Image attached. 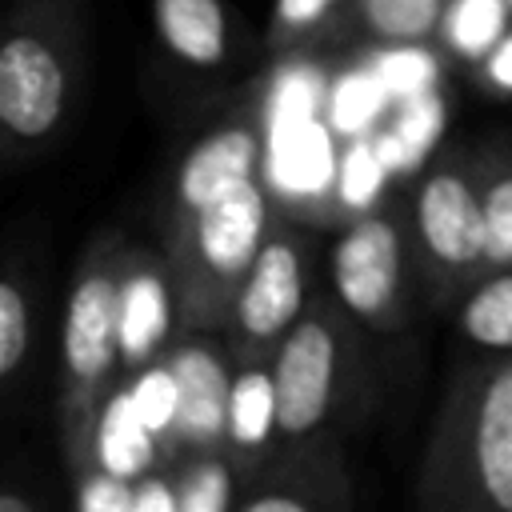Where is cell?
<instances>
[{
    "label": "cell",
    "instance_id": "obj_1",
    "mask_svg": "<svg viewBox=\"0 0 512 512\" xmlns=\"http://www.w3.org/2000/svg\"><path fill=\"white\" fill-rule=\"evenodd\" d=\"M416 504L432 512H512V352H476L432 420Z\"/></svg>",
    "mask_w": 512,
    "mask_h": 512
},
{
    "label": "cell",
    "instance_id": "obj_2",
    "mask_svg": "<svg viewBox=\"0 0 512 512\" xmlns=\"http://www.w3.org/2000/svg\"><path fill=\"white\" fill-rule=\"evenodd\" d=\"M272 224L276 216L264 180H248L164 224V252L172 260L184 332H212L228 324L232 300Z\"/></svg>",
    "mask_w": 512,
    "mask_h": 512
},
{
    "label": "cell",
    "instance_id": "obj_3",
    "mask_svg": "<svg viewBox=\"0 0 512 512\" xmlns=\"http://www.w3.org/2000/svg\"><path fill=\"white\" fill-rule=\"evenodd\" d=\"M124 240L116 232L100 236L76 276L64 304V332H60V444L72 472L88 464V440L104 396L116 388L120 368V264Z\"/></svg>",
    "mask_w": 512,
    "mask_h": 512
},
{
    "label": "cell",
    "instance_id": "obj_4",
    "mask_svg": "<svg viewBox=\"0 0 512 512\" xmlns=\"http://www.w3.org/2000/svg\"><path fill=\"white\" fill-rule=\"evenodd\" d=\"M80 80L76 0H20L0 44V124L12 148H40L72 112Z\"/></svg>",
    "mask_w": 512,
    "mask_h": 512
},
{
    "label": "cell",
    "instance_id": "obj_5",
    "mask_svg": "<svg viewBox=\"0 0 512 512\" xmlns=\"http://www.w3.org/2000/svg\"><path fill=\"white\" fill-rule=\"evenodd\" d=\"M408 236L432 304H452L484 272V208L476 156L436 160L412 192Z\"/></svg>",
    "mask_w": 512,
    "mask_h": 512
},
{
    "label": "cell",
    "instance_id": "obj_6",
    "mask_svg": "<svg viewBox=\"0 0 512 512\" xmlns=\"http://www.w3.org/2000/svg\"><path fill=\"white\" fill-rule=\"evenodd\" d=\"M352 372H356L352 316L340 308L336 296L312 300L272 352L280 440L284 444L316 440L336 416V404L352 384Z\"/></svg>",
    "mask_w": 512,
    "mask_h": 512
},
{
    "label": "cell",
    "instance_id": "obj_7",
    "mask_svg": "<svg viewBox=\"0 0 512 512\" xmlns=\"http://www.w3.org/2000/svg\"><path fill=\"white\" fill-rule=\"evenodd\" d=\"M416 252L396 208H368L336 236L328 280L340 308L376 332H400L412 308Z\"/></svg>",
    "mask_w": 512,
    "mask_h": 512
},
{
    "label": "cell",
    "instance_id": "obj_8",
    "mask_svg": "<svg viewBox=\"0 0 512 512\" xmlns=\"http://www.w3.org/2000/svg\"><path fill=\"white\" fill-rule=\"evenodd\" d=\"M308 268H304V244L288 224H272L264 248L256 252L232 312H228V352L236 364L244 360H272L276 344L288 336V328L308 308L304 300Z\"/></svg>",
    "mask_w": 512,
    "mask_h": 512
},
{
    "label": "cell",
    "instance_id": "obj_9",
    "mask_svg": "<svg viewBox=\"0 0 512 512\" xmlns=\"http://www.w3.org/2000/svg\"><path fill=\"white\" fill-rule=\"evenodd\" d=\"M176 388H180V412L168 440V464L180 452L196 448H228V392L236 360L228 344H212L204 332H184L164 352Z\"/></svg>",
    "mask_w": 512,
    "mask_h": 512
},
{
    "label": "cell",
    "instance_id": "obj_10",
    "mask_svg": "<svg viewBox=\"0 0 512 512\" xmlns=\"http://www.w3.org/2000/svg\"><path fill=\"white\" fill-rule=\"evenodd\" d=\"M180 324L176 276L168 252H148L140 244L124 248L120 264V368L136 372L172 348Z\"/></svg>",
    "mask_w": 512,
    "mask_h": 512
},
{
    "label": "cell",
    "instance_id": "obj_11",
    "mask_svg": "<svg viewBox=\"0 0 512 512\" xmlns=\"http://www.w3.org/2000/svg\"><path fill=\"white\" fill-rule=\"evenodd\" d=\"M352 500V476L332 440H300L272 456L240 492L236 512H320Z\"/></svg>",
    "mask_w": 512,
    "mask_h": 512
},
{
    "label": "cell",
    "instance_id": "obj_12",
    "mask_svg": "<svg viewBox=\"0 0 512 512\" xmlns=\"http://www.w3.org/2000/svg\"><path fill=\"white\" fill-rule=\"evenodd\" d=\"M260 168H264V124H260V116L236 112V116L220 120L180 160L168 220L188 216V212L212 204L216 196H224V192H232L248 180H260Z\"/></svg>",
    "mask_w": 512,
    "mask_h": 512
},
{
    "label": "cell",
    "instance_id": "obj_13",
    "mask_svg": "<svg viewBox=\"0 0 512 512\" xmlns=\"http://www.w3.org/2000/svg\"><path fill=\"white\" fill-rule=\"evenodd\" d=\"M276 436H280V404H276L272 360H244L236 364L228 392V452L244 476V488L272 460Z\"/></svg>",
    "mask_w": 512,
    "mask_h": 512
},
{
    "label": "cell",
    "instance_id": "obj_14",
    "mask_svg": "<svg viewBox=\"0 0 512 512\" xmlns=\"http://www.w3.org/2000/svg\"><path fill=\"white\" fill-rule=\"evenodd\" d=\"M164 460V444L156 440V432L140 420L128 384H116L92 424V440H88V464H100L124 480H140L144 472H152ZM84 464V468H88ZM168 464V460H164Z\"/></svg>",
    "mask_w": 512,
    "mask_h": 512
},
{
    "label": "cell",
    "instance_id": "obj_15",
    "mask_svg": "<svg viewBox=\"0 0 512 512\" xmlns=\"http://www.w3.org/2000/svg\"><path fill=\"white\" fill-rule=\"evenodd\" d=\"M152 24L160 44L192 68H220L228 60V16L220 0H152Z\"/></svg>",
    "mask_w": 512,
    "mask_h": 512
},
{
    "label": "cell",
    "instance_id": "obj_16",
    "mask_svg": "<svg viewBox=\"0 0 512 512\" xmlns=\"http://www.w3.org/2000/svg\"><path fill=\"white\" fill-rule=\"evenodd\" d=\"M452 308L472 352H512V268L480 272Z\"/></svg>",
    "mask_w": 512,
    "mask_h": 512
},
{
    "label": "cell",
    "instance_id": "obj_17",
    "mask_svg": "<svg viewBox=\"0 0 512 512\" xmlns=\"http://www.w3.org/2000/svg\"><path fill=\"white\" fill-rule=\"evenodd\" d=\"M444 16V0H348L344 24H352L364 40L384 48H424L436 44Z\"/></svg>",
    "mask_w": 512,
    "mask_h": 512
},
{
    "label": "cell",
    "instance_id": "obj_18",
    "mask_svg": "<svg viewBox=\"0 0 512 512\" xmlns=\"http://www.w3.org/2000/svg\"><path fill=\"white\" fill-rule=\"evenodd\" d=\"M180 512H228L244 492V476L228 448H196L172 460Z\"/></svg>",
    "mask_w": 512,
    "mask_h": 512
},
{
    "label": "cell",
    "instance_id": "obj_19",
    "mask_svg": "<svg viewBox=\"0 0 512 512\" xmlns=\"http://www.w3.org/2000/svg\"><path fill=\"white\" fill-rule=\"evenodd\" d=\"M508 28H512V0H444L436 48L476 68Z\"/></svg>",
    "mask_w": 512,
    "mask_h": 512
},
{
    "label": "cell",
    "instance_id": "obj_20",
    "mask_svg": "<svg viewBox=\"0 0 512 512\" xmlns=\"http://www.w3.org/2000/svg\"><path fill=\"white\" fill-rule=\"evenodd\" d=\"M484 208V272L512 268V148L476 156Z\"/></svg>",
    "mask_w": 512,
    "mask_h": 512
},
{
    "label": "cell",
    "instance_id": "obj_21",
    "mask_svg": "<svg viewBox=\"0 0 512 512\" xmlns=\"http://www.w3.org/2000/svg\"><path fill=\"white\" fill-rule=\"evenodd\" d=\"M32 356V296L20 276V264L0 280V380L16 388L24 364Z\"/></svg>",
    "mask_w": 512,
    "mask_h": 512
},
{
    "label": "cell",
    "instance_id": "obj_22",
    "mask_svg": "<svg viewBox=\"0 0 512 512\" xmlns=\"http://www.w3.org/2000/svg\"><path fill=\"white\" fill-rule=\"evenodd\" d=\"M348 16V0H276L268 16V48L288 52L300 44H312L316 36H328Z\"/></svg>",
    "mask_w": 512,
    "mask_h": 512
},
{
    "label": "cell",
    "instance_id": "obj_23",
    "mask_svg": "<svg viewBox=\"0 0 512 512\" xmlns=\"http://www.w3.org/2000/svg\"><path fill=\"white\" fill-rule=\"evenodd\" d=\"M128 392H132V404H136L140 420L164 444V460H168V440H172L176 412H180V388H176V376H172L168 360L160 356V360L128 372Z\"/></svg>",
    "mask_w": 512,
    "mask_h": 512
},
{
    "label": "cell",
    "instance_id": "obj_24",
    "mask_svg": "<svg viewBox=\"0 0 512 512\" xmlns=\"http://www.w3.org/2000/svg\"><path fill=\"white\" fill-rule=\"evenodd\" d=\"M380 176H384V148H380L368 132H360V136L352 140L344 164H340V196L348 200V208L368 212Z\"/></svg>",
    "mask_w": 512,
    "mask_h": 512
},
{
    "label": "cell",
    "instance_id": "obj_25",
    "mask_svg": "<svg viewBox=\"0 0 512 512\" xmlns=\"http://www.w3.org/2000/svg\"><path fill=\"white\" fill-rule=\"evenodd\" d=\"M76 508L80 512H132V480L88 464L76 472Z\"/></svg>",
    "mask_w": 512,
    "mask_h": 512
},
{
    "label": "cell",
    "instance_id": "obj_26",
    "mask_svg": "<svg viewBox=\"0 0 512 512\" xmlns=\"http://www.w3.org/2000/svg\"><path fill=\"white\" fill-rule=\"evenodd\" d=\"M132 512H180L172 468H152L140 480H132Z\"/></svg>",
    "mask_w": 512,
    "mask_h": 512
},
{
    "label": "cell",
    "instance_id": "obj_27",
    "mask_svg": "<svg viewBox=\"0 0 512 512\" xmlns=\"http://www.w3.org/2000/svg\"><path fill=\"white\" fill-rule=\"evenodd\" d=\"M476 84L488 92V96H500L508 100L512 96V28L492 44V52L476 64Z\"/></svg>",
    "mask_w": 512,
    "mask_h": 512
},
{
    "label": "cell",
    "instance_id": "obj_28",
    "mask_svg": "<svg viewBox=\"0 0 512 512\" xmlns=\"http://www.w3.org/2000/svg\"><path fill=\"white\" fill-rule=\"evenodd\" d=\"M40 504L36 500H28V496H16V492H4L0 496V512H36Z\"/></svg>",
    "mask_w": 512,
    "mask_h": 512
}]
</instances>
